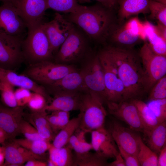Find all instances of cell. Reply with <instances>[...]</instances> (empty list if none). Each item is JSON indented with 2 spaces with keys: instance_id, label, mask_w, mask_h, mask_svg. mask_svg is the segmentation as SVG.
I'll return each instance as SVG.
<instances>
[{
  "instance_id": "6da1fadb",
  "label": "cell",
  "mask_w": 166,
  "mask_h": 166,
  "mask_svg": "<svg viewBox=\"0 0 166 166\" xmlns=\"http://www.w3.org/2000/svg\"><path fill=\"white\" fill-rule=\"evenodd\" d=\"M115 65L125 90L126 101L140 99L146 93L138 53L133 48L109 45L101 49Z\"/></svg>"
},
{
  "instance_id": "7a4b0ae2",
  "label": "cell",
  "mask_w": 166,
  "mask_h": 166,
  "mask_svg": "<svg viewBox=\"0 0 166 166\" xmlns=\"http://www.w3.org/2000/svg\"><path fill=\"white\" fill-rule=\"evenodd\" d=\"M68 21L77 25L91 39L105 43L111 28L116 23L112 9L101 4L81 5L76 12L69 14Z\"/></svg>"
},
{
  "instance_id": "3957f363",
  "label": "cell",
  "mask_w": 166,
  "mask_h": 166,
  "mask_svg": "<svg viewBox=\"0 0 166 166\" xmlns=\"http://www.w3.org/2000/svg\"><path fill=\"white\" fill-rule=\"evenodd\" d=\"M104 104L96 94L88 91L83 92L78 110L79 128L87 133L105 127L107 113Z\"/></svg>"
},
{
  "instance_id": "277c9868",
  "label": "cell",
  "mask_w": 166,
  "mask_h": 166,
  "mask_svg": "<svg viewBox=\"0 0 166 166\" xmlns=\"http://www.w3.org/2000/svg\"><path fill=\"white\" fill-rule=\"evenodd\" d=\"M27 30L26 37L22 44L24 61L29 65L51 60L53 53L42 24Z\"/></svg>"
},
{
  "instance_id": "5b68a950",
  "label": "cell",
  "mask_w": 166,
  "mask_h": 166,
  "mask_svg": "<svg viewBox=\"0 0 166 166\" xmlns=\"http://www.w3.org/2000/svg\"><path fill=\"white\" fill-rule=\"evenodd\" d=\"M77 69L69 64L45 60L29 64L22 74L43 86L50 85Z\"/></svg>"
},
{
  "instance_id": "8992f818",
  "label": "cell",
  "mask_w": 166,
  "mask_h": 166,
  "mask_svg": "<svg viewBox=\"0 0 166 166\" xmlns=\"http://www.w3.org/2000/svg\"><path fill=\"white\" fill-rule=\"evenodd\" d=\"M138 53L144 73L145 91L148 93L158 80L166 75V56L154 52L146 41Z\"/></svg>"
},
{
  "instance_id": "52a82bcc",
  "label": "cell",
  "mask_w": 166,
  "mask_h": 166,
  "mask_svg": "<svg viewBox=\"0 0 166 166\" xmlns=\"http://www.w3.org/2000/svg\"><path fill=\"white\" fill-rule=\"evenodd\" d=\"M80 71L85 91L96 94L105 104L106 91L104 72L97 53L93 54L89 57Z\"/></svg>"
},
{
  "instance_id": "ba28073f",
  "label": "cell",
  "mask_w": 166,
  "mask_h": 166,
  "mask_svg": "<svg viewBox=\"0 0 166 166\" xmlns=\"http://www.w3.org/2000/svg\"><path fill=\"white\" fill-rule=\"evenodd\" d=\"M97 54L104 72L106 91L105 104L107 102L118 103L126 101L124 85L113 63L102 49Z\"/></svg>"
},
{
  "instance_id": "9c48e42d",
  "label": "cell",
  "mask_w": 166,
  "mask_h": 166,
  "mask_svg": "<svg viewBox=\"0 0 166 166\" xmlns=\"http://www.w3.org/2000/svg\"><path fill=\"white\" fill-rule=\"evenodd\" d=\"M87 44L85 36L74 26L57 52L55 62L69 64L76 61L85 54Z\"/></svg>"
},
{
  "instance_id": "30bf717a",
  "label": "cell",
  "mask_w": 166,
  "mask_h": 166,
  "mask_svg": "<svg viewBox=\"0 0 166 166\" xmlns=\"http://www.w3.org/2000/svg\"><path fill=\"white\" fill-rule=\"evenodd\" d=\"M24 39L0 33V67L13 70L24 60L22 49Z\"/></svg>"
},
{
  "instance_id": "8fae6325",
  "label": "cell",
  "mask_w": 166,
  "mask_h": 166,
  "mask_svg": "<svg viewBox=\"0 0 166 166\" xmlns=\"http://www.w3.org/2000/svg\"><path fill=\"white\" fill-rule=\"evenodd\" d=\"M42 26L53 54L57 53L75 26L74 24L58 13L55 14L52 20L43 23Z\"/></svg>"
},
{
  "instance_id": "7c38bea8",
  "label": "cell",
  "mask_w": 166,
  "mask_h": 166,
  "mask_svg": "<svg viewBox=\"0 0 166 166\" xmlns=\"http://www.w3.org/2000/svg\"><path fill=\"white\" fill-rule=\"evenodd\" d=\"M105 104L110 114L124 122L132 129L143 132L144 127L132 100L118 103L107 102Z\"/></svg>"
},
{
  "instance_id": "4fadbf2b",
  "label": "cell",
  "mask_w": 166,
  "mask_h": 166,
  "mask_svg": "<svg viewBox=\"0 0 166 166\" xmlns=\"http://www.w3.org/2000/svg\"><path fill=\"white\" fill-rule=\"evenodd\" d=\"M27 26L11 4L3 3L0 6V33L24 39Z\"/></svg>"
},
{
  "instance_id": "5bb4252c",
  "label": "cell",
  "mask_w": 166,
  "mask_h": 166,
  "mask_svg": "<svg viewBox=\"0 0 166 166\" xmlns=\"http://www.w3.org/2000/svg\"><path fill=\"white\" fill-rule=\"evenodd\" d=\"M107 129L117 147L129 153L137 156L139 150L140 136L136 133V131L124 127L114 120L111 122Z\"/></svg>"
},
{
  "instance_id": "9a60e30c",
  "label": "cell",
  "mask_w": 166,
  "mask_h": 166,
  "mask_svg": "<svg viewBox=\"0 0 166 166\" xmlns=\"http://www.w3.org/2000/svg\"><path fill=\"white\" fill-rule=\"evenodd\" d=\"M16 8L27 29L42 24L45 11L48 9L46 0H19Z\"/></svg>"
},
{
  "instance_id": "2e32d148",
  "label": "cell",
  "mask_w": 166,
  "mask_h": 166,
  "mask_svg": "<svg viewBox=\"0 0 166 166\" xmlns=\"http://www.w3.org/2000/svg\"><path fill=\"white\" fill-rule=\"evenodd\" d=\"M109 40L112 45L117 47L133 48L142 40L138 32L129 28L124 22L115 23L110 30L106 41Z\"/></svg>"
},
{
  "instance_id": "e0dca14e",
  "label": "cell",
  "mask_w": 166,
  "mask_h": 166,
  "mask_svg": "<svg viewBox=\"0 0 166 166\" xmlns=\"http://www.w3.org/2000/svg\"><path fill=\"white\" fill-rule=\"evenodd\" d=\"M53 96L61 93L85 91L83 77L80 71L70 72L56 81L44 86Z\"/></svg>"
},
{
  "instance_id": "ac0fdd59",
  "label": "cell",
  "mask_w": 166,
  "mask_h": 166,
  "mask_svg": "<svg viewBox=\"0 0 166 166\" xmlns=\"http://www.w3.org/2000/svg\"><path fill=\"white\" fill-rule=\"evenodd\" d=\"M90 133L92 149L98 154L107 159L115 158L119 152L107 129L104 127L93 130Z\"/></svg>"
},
{
  "instance_id": "d6986e66",
  "label": "cell",
  "mask_w": 166,
  "mask_h": 166,
  "mask_svg": "<svg viewBox=\"0 0 166 166\" xmlns=\"http://www.w3.org/2000/svg\"><path fill=\"white\" fill-rule=\"evenodd\" d=\"M0 82L7 84L13 87L27 89L33 92L43 95L49 100L51 98L44 87L26 76L18 74L13 70L0 67Z\"/></svg>"
},
{
  "instance_id": "ffe728a7",
  "label": "cell",
  "mask_w": 166,
  "mask_h": 166,
  "mask_svg": "<svg viewBox=\"0 0 166 166\" xmlns=\"http://www.w3.org/2000/svg\"><path fill=\"white\" fill-rule=\"evenodd\" d=\"M83 92L64 93L53 96L45 110L51 112L78 110Z\"/></svg>"
},
{
  "instance_id": "44dd1931",
  "label": "cell",
  "mask_w": 166,
  "mask_h": 166,
  "mask_svg": "<svg viewBox=\"0 0 166 166\" xmlns=\"http://www.w3.org/2000/svg\"><path fill=\"white\" fill-rule=\"evenodd\" d=\"M4 148L5 160L3 165L19 166L29 160L40 159L39 155L15 142Z\"/></svg>"
},
{
  "instance_id": "7402d4cb",
  "label": "cell",
  "mask_w": 166,
  "mask_h": 166,
  "mask_svg": "<svg viewBox=\"0 0 166 166\" xmlns=\"http://www.w3.org/2000/svg\"><path fill=\"white\" fill-rule=\"evenodd\" d=\"M149 0H119L118 17L121 23L132 16L149 13Z\"/></svg>"
},
{
  "instance_id": "603a6c76",
  "label": "cell",
  "mask_w": 166,
  "mask_h": 166,
  "mask_svg": "<svg viewBox=\"0 0 166 166\" xmlns=\"http://www.w3.org/2000/svg\"><path fill=\"white\" fill-rule=\"evenodd\" d=\"M72 151L67 145L57 148L52 144L48 150L49 157L48 166H74V156Z\"/></svg>"
},
{
  "instance_id": "cb8c5ba5",
  "label": "cell",
  "mask_w": 166,
  "mask_h": 166,
  "mask_svg": "<svg viewBox=\"0 0 166 166\" xmlns=\"http://www.w3.org/2000/svg\"><path fill=\"white\" fill-rule=\"evenodd\" d=\"M21 108H8L0 106V128L5 132L7 137L19 131L20 123H18L15 117L21 113Z\"/></svg>"
},
{
  "instance_id": "d4e9b609",
  "label": "cell",
  "mask_w": 166,
  "mask_h": 166,
  "mask_svg": "<svg viewBox=\"0 0 166 166\" xmlns=\"http://www.w3.org/2000/svg\"><path fill=\"white\" fill-rule=\"evenodd\" d=\"M147 146L157 154L166 144V122L160 123L144 136Z\"/></svg>"
},
{
  "instance_id": "484cf974",
  "label": "cell",
  "mask_w": 166,
  "mask_h": 166,
  "mask_svg": "<svg viewBox=\"0 0 166 166\" xmlns=\"http://www.w3.org/2000/svg\"><path fill=\"white\" fill-rule=\"evenodd\" d=\"M143 23L147 40L152 49L156 53L166 56V40L158 32L155 25L148 21Z\"/></svg>"
},
{
  "instance_id": "4316f807",
  "label": "cell",
  "mask_w": 166,
  "mask_h": 166,
  "mask_svg": "<svg viewBox=\"0 0 166 166\" xmlns=\"http://www.w3.org/2000/svg\"><path fill=\"white\" fill-rule=\"evenodd\" d=\"M137 109L143 125L145 136L159 123L146 103L140 99L132 100Z\"/></svg>"
},
{
  "instance_id": "83f0119b",
  "label": "cell",
  "mask_w": 166,
  "mask_h": 166,
  "mask_svg": "<svg viewBox=\"0 0 166 166\" xmlns=\"http://www.w3.org/2000/svg\"><path fill=\"white\" fill-rule=\"evenodd\" d=\"M79 119L77 117L70 119L68 123L55 136L52 145L60 148L66 145L71 137L79 128Z\"/></svg>"
},
{
  "instance_id": "f1b7e54d",
  "label": "cell",
  "mask_w": 166,
  "mask_h": 166,
  "mask_svg": "<svg viewBox=\"0 0 166 166\" xmlns=\"http://www.w3.org/2000/svg\"><path fill=\"white\" fill-rule=\"evenodd\" d=\"M46 111L42 110L34 112L33 115L34 117V124L40 136L44 140L49 141L53 140L54 133L47 119Z\"/></svg>"
},
{
  "instance_id": "f546056e",
  "label": "cell",
  "mask_w": 166,
  "mask_h": 166,
  "mask_svg": "<svg viewBox=\"0 0 166 166\" xmlns=\"http://www.w3.org/2000/svg\"><path fill=\"white\" fill-rule=\"evenodd\" d=\"M74 166H108L107 159L96 152L90 151L82 153H74Z\"/></svg>"
},
{
  "instance_id": "4dcf8cb0",
  "label": "cell",
  "mask_w": 166,
  "mask_h": 166,
  "mask_svg": "<svg viewBox=\"0 0 166 166\" xmlns=\"http://www.w3.org/2000/svg\"><path fill=\"white\" fill-rule=\"evenodd\" d=\"M14 142L39 156L48 151L52 145L49 141L45 140H32L25 138L16 139Z\"/></svg>"
},
{
  "instance_id": "1f68e13d",
  "label": "cell",
  "mask_w": 166,
  "mask_h": 166,
  "mask_svg": "<svg viewBox=\"0 0 166 166\" xmlns=\"http://www.w3.org/2000/svg\"><path fill=\"white\" fill-rule=\"evenodd\" d=\"M87 133L78 128L71 137L67 145L76 153H82L92 149L91 143L86 140L85 135Z\"/></svg>"
},
{
  "instance_id": "d6a6232c",
  "label": "cell",
  "mask_w": 166,
  "mask_h": 166,
  "mask_svg": "<svg viewBox=\"0 0 166 166\" xmlns=\"http://www.w3.org/2000/svg\"><path fill=\"white\" fill-rule=\"evenodd\" d=\"M137 156L140 166H157V154L144 144L140 136L139 140V150Z\"/></svg>"
},
{
  "instance_id": "836d02e7",
  "label": "cell",
  "mask_w": 166,
  "mask_h": 166,
  "mask_svg": "<svg viewBox=\"0 0 166 166\" xmlns=\"http://www.w3.org/2000/svg\"><path fill=\"white\" fill-rule=\"evenodd\" d=\"M48 9L66 13L75 12L81 5L77 0H46Z\"/></svg>"
},
{
  "instance_id": "e575fe53",
  "label": "cell",
  "mask_w": 166,
  "mask_h": 166,
  "mask_svg": "<svg viewBox=\"0 0 166 166\" xmlns=\"http://www.w3.org/2000/svg\"><path fill=\"white\" fill-rule=\"evenodd\" d=\"M51 112L50 114L47 115V118L54 133H57L69 122V112L56 111Z\"/></svg>"
},
{
  "instance_id": "d590c367",
  "label": "cell",
  "mask_w": 166,
  "mask_h": 166,
  "mask_svg": "<svg viewBox=\"0 0 166 166\" xmlns=\"http://www.w3.org/2000/svg\"><path fill=\"white\" fill-rule=\"evenodd\" d=\"M148 9L152 19L166 26V5L149 0Z\"/></svg>"
},
{
  "instance_id": "8d00e7d4",
  "label": "cell",
  "mask_w": 166,
  "mask_h": 166,
  "mask_svg": "<svg viewBox=\"0 0 166 166\" xmlns=\"http://www.w3.org/2000/svg\"><path fill=\"white\" fill-rule=\"evenodd\" d=\"M13 87L0 82L1 98L3 103L8 107L14 108L18 106Z\"/></svg>"
},
{
  "instance_id": "74e56055",
  "label": "cell",
  "mask_w": 166,
  "mask_h": 166,
  "mask_svg": "<svg viewBox=\"0 0 166 166\" xmlns=\"http://www.w3.org/2000/svg\"><path fill=\"white\" fill-rule=\"evenodd\" d=\"M147 105L159 123L166 120V98L149 100Z\"/></svg>"
},
{
  "instance_id": "f35d334b",
  "label": "cell",
  "mask_w": 166,
  "mask_h": 166,
  "mask_svg": "<svg viewBox=\"0 0 166 166\" xmlns=\"http://www.w3.org/2000/svg\"><path fill=\"white\" fill-rule=\"evenodd\" d=\"M148 93V101L166 98V75L158 80Z\"/></svg>"
},
{
  "instance_id": "ab89813d",
  "label": "cell",
  "mask_w": 166,
  "mask_h": 166,
  "mask_svg": "<svg viewBox=\"0 0 166 166\" xmlns=\"http://www.w3.org/2000/svg\"><path fill=\"white\" fill-rule=\"evenodd\" d=\"M49 101V99L43 95L33 92L27 105L34 112H39L45 110V108Z\"/></svg>"
},
{
  "instance_id": "60d3db41",
  "label": "cell",
  "mask_w": 166,
  "mask_h": 166,
  "mask_svg": "<svg viewBox=\"0 0 166 166\" xmlns=\"http://www.w3.org/2000/svg\"><path fill=\"white\" fill-rule=\"evenodd\" d=\"M19 130L25 138L27 139L44 140L40 136L36 128L26 121H23L20 122Z\"/></svg>"
},
{
  "instance_id": "b9f144b4",
  "label": "cell",
  "mask_w": 166,
  "mask_h": 166,
  "mask_svg": "<svg viewBox=\"0 0 166 166\" xmlns=\"http://www.w3.org/2000/svg\"><path fill=\"white\" fill-rule=\"evenodd\" d=\"M33 92L23 88H18L14 90V94L18 107L27 105L31 99Z\"/></svg>"
},
{
  "instance_id": "7bdbcfd3",
  "label": "cell",
  "mask_w": 166,
  "mask_h": 166,
  "mask_svg": "<svg viewBox=\"0 0 166 166\" xmlns=\"http://www.w3.org/2000/svg\"><path fill=\"white\" fill-rule=\"evenodd\" d=\"M119 152L124 159L126 166H140L136 156L129 153L119 147H118Z\"/></svg>"
},
{
  "instance_id": "ee69618b",
  "label": "cell",
  "mask_w": 166,
  "mask_h": 166,
  "mask_svg": "<svg viewBox=\"0 0 166 166\" xmlns=\"http://www.w3.org/2000/svg\"><path fill=\"white\" fill-rule=\"evenodd\" d=\"M92 0H78L80 3L88 2ZM98 2L100 3L105 7L112 9L118 3L117 0H95Z\"/></svg>"
},
{
  "instance_id": "f6af8a7d",
  "label": "cell",
  "mask_w": 166,
  "mask_h": 166,
  "mask_svg": "<svg viewBox=\"0 0 166 166\" xmlns=\"http://www.w3.org/2000/svg\"><path fill=\"white\" fill-rule=\"evenodd\" d=\"M158 166H166V144L162 148L158 153Z\"/></svg>"
},
{
  "instance_id": "bcb514c9",
  "label": "cell",
  "mask_w": 166,
  "mask_h": 166,
  "mask_svg": "<svg viewBox=\"0 0 166 166\" xmlns=\"http://www.w3.org/2000/svg\"><path fill=\"white\" fill-rule=\"evenodd\" d=\"M115 158V160L108 163V166H126L124 160L120 152Z\"/></svg>"
},
{
  "instance_id": "7dc6e473",
  "label": "cell",
  "mask_w": 166,
  "mask_h": 166,
  "mask_svg": "<svg viewBox=\"0 0 166 166\" xmlns=\"http://www.w3.org/2000/svg\"><path fill=\"white\" fill-rule=\"evenodd\" d=\"M25 166H46L47 163L40 160H29L26 162Z\"/></svg>"
},
{
  "instance_id": "c3c4849f",
  "label": "cell",
  "mask_w": 166,
  "mask_h": 166,
  "mask_svg": "<svg viewBox=\"0 0 166 166\" xmlns=\"http://www.w3.org/2000/svg\"><path fill=\"white\" fill-rule=\"evenodd\" d=\"M155 26L158 32L164 39L166 40V26L157 22V25Z\"/></svg>"
},
{
  "instance_id": "681fc988",
  "label": "cell",
  "mask_w": 166,
  "mask_h": 166,
  "mask_svg": "<svg viewBox=\"0 0 166 166\" xmlns=\"http://www.w3.org/2000/svg\"><path fill=\"white\" fill-rule=\"evenodd\" d=\"M5 160L4 147L0 146V166L3 165Z\"/></svg>"
},
{
  "instance_id": "f907efd6",
  "label": "cell",
  "mask_w": 166,
  "mask_h": 166,
  "mask_svg": "<svg viewBox=\"0 0 166 166\" xmlns=\"http://www.w3.org/2000/svg\"><path fill=\"white\" fill-rule=\"evenodd\" d=\"M19 0H0L3 3H8L12 5L15 7Z\"/></svg>"
},
{
  "instance_id": "816d5d0a",
  "label": "cell",
  "mask_w": 166,
  "mask_h": 166,
  "mask_svg": "<svg viewBox=\"0 0 166 166\" xmlns=\"http://www.w3.org/2000/svg\"><path fill=\"white\" fill-rule=\"evenodd\" d=\"M5 140L2 138V133L0 129V143H1L4 142Z\"/></svg>"
},
{
  "instance_id": "f5cc1de1",
  "label": "cell",
  "mask_w": 166,
  "mask_h": 166,
  "mask_svg": "<svg viewBox=\"0 0 166 166\" xmlns=\"http://www.w3.org/2000/svg\"><path fill=\"white\" fill-rule=\"evenodd\" d=\"M156 2L166 5V0H152Z\"/></svg>"
},
{
  "instance_id": "db71d44e",
  "label": "cell",
  "mask_w": 166,
  "mask_h": 166,
  "mask_svg": "<svg viewBox=\"0 0 166 166\" xmlns=\"http://www.w3.org/2000/svg\"><path fill=\"white\" fill-rule=\"evenodd\" d=\"M118 1L119 0H117Z\"/></svg>"
}]
</instances>
